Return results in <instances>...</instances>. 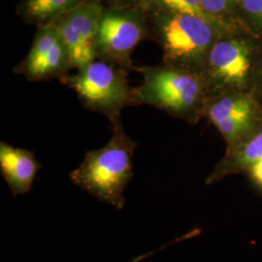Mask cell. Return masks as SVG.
<instances>
[{"instance_id":"1","label":"cell","mask_w":262,"mask_h":262,"mask_svg":"<svg viewBox=\"0 0 262 262\" xmlns=\"http://www.w3.org/2000/svg\"><path fill=\"white\" fill-rule=\"evenodd\" d=\"M143 82L134 88L137 105L147 104L190 124L204 119L211 92L202 73L161 64L139 66Z\"/></svg>"},{"instance_id":"2","label":"cell","mask_w":262,"mask_h":262,"mask_svg":"<svg viewBox=\"0 0 262 262\" xmlns=\"http://www.w3.org/2000/svg\"><path fill=\"white\" fill-rule=\"evenodd\" d=\"M143 10L149 38L162 49V63L202 73L211 49L225 31L196 16L158 8Z\"/></svg>"},{"instance_id":"3","label":"cell","mask_w":262,"mask_h":262,"mask_svg":"<svg viewBox=\"0 0 262 262\" xmlns=\"http://www.w3.org/2000/svg\"><path fill=\"white\" fill-rule=\"evenodd\" d=\"M111 125L109 142L100 149L85 152L83 162L70 173V179L100 202L122 210L123 192L133 176L132 159L137 143L125 133L122 121Z\"/></svg>"},{"instance_id":"4","label":"cell","mask_w":262,"mask_h":262,"mask_svg":"<svg viewBox=\"0 0 262 262\" xmlns=\"http://www.w3.org/2000/svg\"><path fill=\"white\" fill-rule=\"evenodd\" d=\"M262 40L247 31L225 32L216 40L202 70L211 95L225 92H252Z\"/></svg>"},{"instance_id":"5","label":"cell","mask_w":262,"mask_h":262,"mask_svg":"<svg viewBox=\"0 0 262 262\" xmlns=\"http://www.w3.org/2000/svg\"><path fill=\"white\" fill-rule=\"evenodd\" d=\"M128 71L95 58L77 70L75 74L63 76L59 81L71 89L81 103L91 111L101 114L112 123L121 122L122 111L137 106L134 88L127 82Z\"/></svg>"},{"instance_id":"6","label":"cell","mask_w":262,"mask_h":262,"mask_svg":"<svg viewBox=\"0 0 262 262\" xmlns=\"http://www.w3.org/2000/svg\"><path fill=\"white\" fill-rule=\"evenodd\" d=\"M146 38L147 16L140 6L104 5L95 38V58L128 72L135 70L131 56Z\"/></svg>"},{"instance_id":"7","label":"cell","mask_w":262,"mask_h":262,"mask_svg":"<svg viewBox=\"0 0 262 262\" xmlns=\"http://www.w3.org/2000/svg\"><path fill=\"white\" fill-rule=\"evenodd\" d=\"M204 119L220 132L226 150L262 129V102L252 92H225L210 96Z\"/></svg>"},{"instance_id":"8","label":"cell","mask_w":262,"mask_h":262,"mask_svg":"<svg viewBox=\"0 0 262 262\" xmlns=\"http://www.w3.org/2000/svg\"><path fill=\"white\" fill-rule=\"evenodd\" d=\"M70 69H74L70 52L59 31L49 24L36 28L28 55L14 72L28 81L43 82L60 80Z\"/></svg>"},{"instance_id":"9","label":"cell","mask_w":262,"mask_h":262,"mask_svg":"<svg viewBox=\"0 0 262 262\" xmlns=\"http://www.w3.org/2000/svg\"><path fill=\"white\" fill-rule=\"evenodd\" d=\"M104 5L103 0H84L51 23L63 38L76 70L95 59V38Z\"/></svg>"},{"instance_id":"10","label":"cell","mask_w":262,"mask_h":262,"mask_svg":"<svg viewBox=\"0 0 262 262\" xmlns=\"http://www.w3.org/2000/svg\"><path fill=\"white\" fill-rule=\"evenodd\" d=\"M41 168L33 151L0 143V172L14 196L28 193Z\"/></svg>"},{"instance_id":"11","label":"cell","mask_w":262,"mask_h":262,"mask_svg":"<svg viewBox=\"0 0 262 262\" xmlns=\"http://www.w3.org/2000/svg\"><path fill=\"white\" fill-rule=\"evenodd\" d=\"M262 159V129L234 148L225 150V156L216 163L206 178V185H214L224 179L246 171Z\"/></svg>"},{"instance_id":"12","label":"cell","mask_w":262,"mask_h":262,"mask_svg":"<svg viewBox=\"0 0 262 262\" xmlns=\"http://www.w3.org/2000/svg\"><path fill=\"white\" fill-rule=\"evenodd\" d=\"M84 0H21L17 15L28 24L37 27L51 24L59 16L74 9Z\"/></svg>"},{"instance_id":"13","label":"cell","mask_w":262,"mask_h":262,"mask_svg":"<svg viewBox=\"0 0 262 262\" xmlns=\"http://www.w3.org/2000/svg\"><path fill=\"white\" fill-rule=\"evenodd\" d=\"M241 0H200L209 19L225 32L245 31L239 20Z\"/></svg>"},{"instance_id":"14","label":"cell","mask_w":262,"mask_h":262,"mask_svg":"<svg viewBox=\"0 0 262 262\" xmlns=\"http://www.w3.org/2000/svg\"><path fill=\"white\" fill-rule=\"evenodd\" d=\"M239 20L245 31L262 40V0H241Z\"/></svg>"},{"instance_id":"15","label":"cell","mask_w":262,"mask_h":262,"mask_svg":"<svg viewBox=\"0 0 262 262\" xmlns=\"http://www.w3.org/2000/svg\"><path fill=\"white\" fill-rule=\"evenodd\" d=\"M138 6L143 9L158 8L188 14L212 23L203 12L200 0H142Z\"/></svg>"},{"instance_id":"16","label":"cell","mask_w":262,"mask_h":262,"mask_svg":"<svg viewBox=\"0 0 262 262\" xmlns=\"http://www.w3.org/2000/svg\"><path fill=\"white\" fill-rule=\"evenodd\" d=\"M246 174L256 187L262 189V159L248 169Z\"/></svg>"},{"instance_id":"17","label":"cell","mask_w":262,"mask_h":262,"mask_svg":"<svg viewBox=\"0 0 262 262\" xmlns=\"http://www.w3.org/2000/svg\"><path fill=\"white\" fill-rule=\"evenodd\" d=\"M253 94L257 96V98L262 102V53L258 66H257V70H256V75H255V80H254V84H253Z\"/></svg>"},{"instance_id":"18","label":"cell","mask_w":262,"mask_h":262,"mask_svg":"<svg viewBox=\"0 0 262 262\" xmlns=\"http://www.w3.org/2000/svg\"><path fill=\"white\" fill-rule=\"evenodd\" d=\"M106 5L110 6H136L139 5L142 0H103Z\"/></svg>"}]
</instances>
